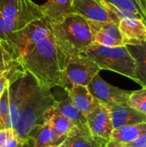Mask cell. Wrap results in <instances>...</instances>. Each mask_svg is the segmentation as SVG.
<instances>
[{"label":"cell","mask_w":146,"mask_h":147,"mask_svg":"<svg viewBox=\"0 0 146 147\" xmlns=\"http://www.w3.org/2000/svg\"><path fill=\"white\" fill-rule=\"evenodd\" d=\"M22 78L23 96L17 122L12 130L19 143L28 139L36 126L43 124L46 111L56 103L51 89L40 84L32 74L26 71Z\"/></svg>","instance_id":"1"},{"label":"cell","mask_w":146,"mask_h":147,"mask_svg":"<svg viewBox=\"0 0 146 147\" xmlns=\"http://www.w3.org/2000/svg\"><path fill=\"white\" fill-rule=\"evenodd\" d=\"M49 23L59 60L64 70L70 57L83 53L94 42L92 32L88 21L75 14L65 15Z\"/></svg>","instance_id":"2"},{"label":"cell","mask_w":146,"mask_h":147,"mask_svg":"<svg viewBox=\"0 0 146 147\" xmlns=\"http://www.w3.org/2000/svg\"><path fill=\"white\" fill-rule=\"evenodd\" d=\"M20 59L25 71L32 74L40 84L49 89L62 87L63 70L52 36L34 46Z\"/></svg>","instance_id":"3"},{"label":"cell","mask_w":146,"mask_h":147,"mask_svg":"<svg viewBox=\"0 0 146 147\" xmlns=\"http://www.w3.org/2000/svg\"><path fill=\"white\" fill-rule=\"evenodd\" d=\"M82 54L93 60L101 70L117 72L138 83L135 63L126 46L110 47L93 42Z\"/></svg>","instance_id":"4"},{"label":"cell","mask_w":146,"mask_h":147,"mask_svg":"<svg viewBox=\"0 0 146 147\" xmlns=\"http://www.w3.org/2000/svg\"><path fill=\"white\" fill-rule=\"evenodd\" d=\"M52 36L50 23L45 17L34 20L9 36L7 47L19 58L37 44Z\"/></svg>","instance_id":"5"},{"label":"cell","mask_w":146,"mask_h":147,"mask_svg":"<svg viewBox=\"0 0 146 147\" xmlns=\"http://www.w3.org/2000/svg\"><path fill=\"white\" fill-rule=\"evenodd\" d=\"M101 71V68L87 56L82 53L73 55L65 65L61 88L66 90L71 85L88 86L92 78Z\"/></svg>","instance_id":"6"},{"label":"cell","mask_w":146,"mask_h":147,"mask_svg":"<svg viewBox=\"0 0 146 147\" xmlns=\"http://www.w3.org/2000/svg\"><path fill=\"white\" fill-rule=\"evenodd\" d=\"M0 15L7 22L22 27L44 17L40 6L32 0H0Z\"/></svg>","instance_id":"7"},{"label":"cell","mask_w":146,"mask_h":147,"mask_svg":"<svg viewBox=\"0 0 146 147\" xmlns=\"http://www.w3.org/2000/svg\"><path fill=\"white\" fill-rule=\"evenodd\" d=\"M87 87L94 97L108 107L127 104L132 94L130 90H122L107 83L99 73L92 78Z\"/></svg>","instance_id":"8"},{"label":"cell","mask_w":146,"mask_h":147,"mask_svg":"<svg viewBox=\"0 0 146 147\" xmlns=\"http://www.w3.org/2000/svg\"><path fill=\"white\" fill-rule=\"evenodd\" d=\"M85 117L89 130L93 137L106 141L111 140L114 127L108 106L100 102Z\"/></svg>","instance_id":"9"},{"label":"cell","mask_w":146,"mask_h":147,"mask_svg":"<svg viewBox=\"0 0 146 147\" xmlns=\"http://www.w3.org/2000/svg\"><path fill=\"white\" fill-rule=\"evenodd\" d=\"M71 14L77 15L87 21L119 23V19L102 3L101 0H73Z\"/></svg>","instance_id":"10"},{"label":"cell","mask_w":146,"mask_h":147,"mask_svg":"<svg viewBox=\"0 0 146 147\" xmlns=\"http://www.w3.org/2000/svg\"><path fill=\"white\" fill-rule=\"evenodd\" d=\"M88 22L95 43L110 47L124 46L118 22L94 21H88Z\"/></svg>","instance_id":"11"},{"label":"cell","mask_w":146,"mask_h":147,"mask_svg":"<svg viewBox=\"0 0 146 147\" xmlns=\"http://www.w3.org/2000/svg\"><path fill=\"white\" fill-rule=\"evenodd\" d=\"M25 73L20 58L6 45L0 42V78L6 77L11 84Z\"/></svg>","instance_id":"12"},{"label":"cell","mask_w":146,"mask_h":147,"mask_svg":"<svg viewBox=\"0 0 146 147\" xmlns=\"http://www.w3.org/2000/svg\"><path fill=\"white\" fill-rule=\"evenodd\" d=\"M119 29L124 46L139 45L146 40V24L140 19L122 18L119 21Z\"/></svg>","instance_id":"13"},{"label":"cell","mask_w":146,"mask_h":147,"mask_svg":"<svg viewBox=\"0 0 146 147\" xmlns=\"http://www.w3.org/2000/svg\"><path fill=\"white\" fill-rule=\"evenodd\" d=\"M114 130L138 123L146 122V116L135 109L126 105L108 107Z\"/></svg>","instance_id":"14"},{"label":"cell","mask_w":146,"mask_h":147,"mask_svg":"<svg viewBox=\"0 0 146 147\" xmlns=\"http://www.w3.org/2000/svg\"><path fill=\"white\" fill-rule=\"evenodd\" d=\"M43 123L49 126L55 132L61 135L71 136L75 134H83L77 127L54 106L48 109L43 117Z\"/></svg>","instance_id":"15"},{"label":"cell","mask_w":146,"mask_h":147,"mask_svg":"<svg viewBox=\"0 0 146 147\" xmlns=\"http://www.w3.org/2000/svg\"><path fill=\"white\" fill-rule=\"evenodd\" d=\"M73 105L83 115H86L99 103L96 97L89 92L87 86L83 85H71L65 90Z\"/></svg>","instance_id":"16"},{"label":"cell","mask_w":146,"mask_h":147,"mask_svg":"<svg viewBox=\"0 0 146 147\" xmlns=\"http://www.w3.org/2000/svg\"><path fill=\"white\" fill-rule=\"evenodd\" d=\"M34 140V147H59L67 136L61 135L46 124L36 126L29 136Z\"/></svg>","instance_id":"17"},{"label":"cell","mask_w":146,"mask_h":147,"mask_svg":"<svg viewBox=\"0 0 146 147\" xmlns=\"http://www.w3.org/2000/svg\"><path fill=\"white\" fill-rule=\"evenodd\" d=\"M55 107L64 115L67 119H69L83 134H91L88 125L85 115H83L71 102L68 95L66 94L60 99H56Z\"/></svg>","instance_id":"18"},{"label":"cell","mask_w":146,"mask_h":147,"mask_svg":"<svg viewBox=\"0 0 146 147\" xmlns=\"http://www.w3.org/2000/svg\"><path fill=\"white\" fill-rule=\"evenodd\" d=\"M126 47L135 63L137 84L146 87V40L139 45H127Z\"/></svg>","instance_id":"19"},{"label":"cell","mask_w":146,"mask_h":147,"mask_svg":"<svg viewBox=\"0 0 146 147\" xmlns=\"http://www.w3.org/2000/svg\"><path fill=\"white\" fill-rule=\"evenodd\" d=\"M22 78L17 79L11 84H9L8 87L9 115H10V122H11L12 130H14L15 127L18 120L19 110L21 108L22 96H23V83Z\"/></svg>","instance_id":"20"},{"label":"cell","mask_w":146,"mask_h":147,"mask_svg":"<svg viewBox=\"0 0 146 147\" xmlns=\"http://www.w3.org/2000/svg\"><path fill=\"white\" fill-rule=\"evenodd\" d=\"M72 2L73 0H48L40 6L44 17L52 22L71 14Z\"/></svg>","instance_id":"21"},{"label":"cell","mask_w":146,"mask_h":147,"mask_svg":"<svg viewBox=\"0 0 146 147\" xmlns=\"http://www.w3.org/2000/svg\"><path fill=\"white\" fill-rule=\"evenodd\" d=\"M146 134V122L126 126L113 131L111 140L130 144Z\"/></svg>","instance_id":"22"},{"label":"cell","mask_w":146,"mask_h":147,"mask_svg":"<svg viewBox=\"0 0 146 147\" xmlns=\"http://www.w3.org/2000/svg\"><path fill=\"white\" fill-rule=\"evenodd\" d=\"M115 7L131 11L146 24V6L144 0H103Z\"/></svg>","instance_id":"23"},{"label":"cell","mask_w":146,"mask_h":147,"mask_svg":"<svg viewBox=\"0 0 146 147\" xmlns=\"http://www.w3.org/2000/svg\"><path fill=\"white\" fill-rule=\"evenodd\" d=\"M102 141L91 134H75L68 136L64 144L66 147H97Z\"/></svg>","instance_id":"24"},{"label":"cell","mask_w":146,"mask_h":147,"mask_svg":"<svg viewBox=\"0 0 146 147\" xmlns=\"http://www.w3.org/2000/svg\"><path fill=\"white\" fill-rule=\"evenodd\" d=\"M127 105L141 112L146 116V87L132 91L127 101Z\"/></svg>","instance_id":"25"},{"label":"cell","mask_w":146,"mask_h":147,"mask_svg":"<svg viewBox=\"0 0 146 147\" xmlns=\"http://www.w3.org/2000/svg\"><path fill=\"white\" fill-rule=\"evenodd\" d=\"M22 28L24 27H22L19 24L7 22L0 15V42L7 46L11 34L15 31L22 29Z\"/></svg>","instance_id":"26"},{"label":"cell","mask_w":146,"mask_h":147,"mask_svg":"<svg viewBox=\"0 0 146 147\" xmlns=\"http://www.w3.org/2000/svg\"><path fill=\"white\" fill-rule=\"evenodd\" d=\"M0 117L2 118L5 128L11 129L10 115H9V90L8 88L4 90L0 96Z\"/></svg>","instance_id":"27"},{"label":"cell","mask_w":146,"mask_h":147,"mask_svg":"<svg viewBox=\"0 0 146 147\" xmlns=\"http://www.w3.org/2000/svg\"><path fill=\"white\" fill-rule=\"evenodd\" d=\"M13 131L11 129H3L0 130V147L3 146L9 138L12 135Z\"/></svg>","instance_id":"28"},{"label":"cell","mask_w":146,"mask_h":147,"mask_svg":"<svg viewBox=\"0 0 146 147\" xmlns=\"http://www.w3.org/2000/svg\"><path fill=\"white\" fill-rule=\"evenodd\" d=\"M132 147H143L146 145V134L140 136L139 139H137L135 141H133L132 143L128 144Z\"/></svg>","instance_id":"29"},{"label":"cell","mask_w":146,"mask_h":147,"mask_svg":"<svg viewBox=\"0 0 146 147\" xmlns=\"http://www.w3.org/2000/svg\"><path fill=\"white\" fill-rule=\"evenodd\" d=\"M18 143L19 142H18L17 138L15 136L14 134H12V135L9 138V140L6 141V143L1 147H16L17 145H18Z\"/></svg>","instance_id":"30"},{"label":"cell","mask_w":146,"mask_h":147,"mask_svg":"<svg viewBox=\"0 0 146 147\" xmlns=\"http://www.w3.org/2000/svg\"><path fill=\"white\" fill-rule=\"evenodd\" d=\"M9 85V82L8 80V78L6 77H1L0 78V96L3 94V92L4 91L5 89H7Z\"/></svg>","instance_id":"31"},{"label":"cell","mask_w":146,"mask_h":147,"mask_svg":"<svg viewBox=\"0 0 146 147\" xmlns=\"http://www.w3.org/2000/svg\"><path fill=\"white\" fill-rule=\"evenodd\" d=\"M16 147H34V143L33 139L31 137H28L25 140L18 143Z\"/></svg>","instance_id":"32"},{"label":"cell","mask_w":146,"mask_h":147,"mask_svg":"<svg viewBox=\"0 0 146 147\" xmlns=\"http://www.w3.org/2000/svg\"><path fill=\"white\" fill-rule=\"evenodd\" d=\"M105 147H132L130 146L128 144H124V143H120V142H117L114 140H108L106 143V146Z\"/></svg>","instance_id":"33"},{"label":"cell","mask_w":146,"mask_h":147,"mask_svg":"<svg viewBox=\"0 0 146 147\" xmlns=\"http://www.w3.org/2000/svg\"><path fill=\"white\" fill-rule=\"evenodd\" d=\"M3 129H6V128H5V126H4V123H3L2 118L0 117V130H3Z\"/></svg>","instance_id":"34"},{"label":"cell","mask_w":146,"mask_h":147,"mask_svg":"<svg viewBox=\"0 0 146 147\" xmlns=\"http://www.w3.org/2000/svg\"><path fill=\"white\" fill-rule=\"evenodd\" d=\"M107 142H108V141H102V142L97 147H105L106 146V143H107Z\"/></svg>","instance_id":"35"},{"label":"cell","mask_w":146,"mask_h":147,"mask_svg":"<svg viewBox=\"0 0 146 147\" xmlns=\"http://www.w3.org/2000/svg\"><path fill=\"white\" fill-rule=\"evenodd\" d=\"M59 147H66V146H65V144H63V145H61V146H60Z\"/></svg>","instance_id":"36"},{"label":"cell","mask_w":146,"mask_h":147,"mask_svg":"<svg viewBox=\"0 0 146 147\" xmlns=\"http://www.w3.org/2000/svg\"><path fill=\"white\" fill-rule=\"evenodd\" d=\"M144 2H145V6H146V0H144Z\"/></svg>","instance_id":"37"},{"label":"cell","mask_w":146,"mask_h":147,"mask_svg":"<svg viewBox=\"0 0 146 147\" xmlns=\"http://www.w3.org/2000/svg\"><path fill=\"white\" fill-rule=\"evenodd\" d=\"M143 147H146V145H145V146H143Z\"/></svg>","instance_id":"38"}]
</instances>
